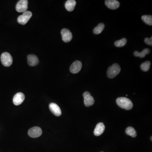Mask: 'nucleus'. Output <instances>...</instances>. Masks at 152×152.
Wrapping results in <instances>:
<instances>
[{
    "label": "nucleus",
    "mask_w": 152,
    "mask_h": 152,
    "mask_svg": "<svg viewBox=\"0 0 152 152\" xmlns=\"http://www.w3.org/2000/svg\"><path fill=\"white\" fill-rule=\"evenodd\" d=\"M116 102L120 108L126 110H130L133 107L131 101L129 98L125 97H119L117 98Z\"/></svg>",
    "instance_id": "1"
},
{
    "label": "nucleus",
    "mask_w": 152,
    "mask_h": 152,
    "mask_svg": "<svg viewBox=\"0 0 152 152\" xmlns=\"http://www.w3.org/2000/svg\"><path fill=\"white\" fill-rule=\"evenodd\" d=\"M121 71L120 66L117 64H114L109 67L107 74L109 78H113L117 76Z\"/></svg>",
    "instance_id": "2"
},
{
    "label": "nucleus",
    "mask_w": 152,
    "mask_h": 152,
    "mask_svg": "<svg viewBox=\"0 0 152 152\" xmlns=\"http://www.w3.org/2000/svg\"><path fill=\"white\" fill-rule=\"evenodd\" d=\"M1 60L2 64L4 66L9 67L13 63V58L8 52H4L1 54Z\"/></svg>",
    "instance_id": "3"
},
{
    "label": "nucleus",
    "mask_w": 152,
    "mask_h": 152,
    "mask_svg": "<svg viewBox=\"0 0 152 152\" xmlns=\"http://www.w3.org/2000/svg\"><path fill=\"white\" fill-rule=\"evenodd\" d=\"M32 16V12L30 11H26L23 13V15L20 16L17 18V21L20 24L25 25Z\"/></svg>",
    "instance_id": "4"
},
{
    "label": "nucleus",
    "mask_w": 152,
    "mask_h": 152,
    "mask_svg": "<svg viewBox=\"0 0 152 152\" xmlns=\"http://www.w3.org/2000/svg\"><path fill=\"white\" fill-rule=\"evenodd\" d=\"M28 1L21 0L18 2L16 7V11L18 12H24L27 11L28 8Z\"/></svg>",
    "instance_id": "5"
},
{
    "label": "nucleus",
    "mask_w": 152,
    "mask_h": 152,
    "mask_svg": "<svg viewBox=\"0 0 152 152\" xmlns=\"http://www.w3.org/2000/svg\"><path fill=\"white\" fill-rule=\"evenodd\" d=\"M84 99V104L87 107H90L94 105V99L93 96L90 95V94L89 92H84L83 94Z\"/></svg>",
    "instance_id": "6"
},
{
    "label": "nucleus",
    "mask_w": 152,
    "mask_h": 152,
    "mask_svg": "<svg viewBox=\"0 0 152 152\" xmlns=\"http://www.w3.org/2000/svg\"><path fill=\"white\" fill-rule=\"evenodd\" d=\"M42 133V129L39 127H33L31 128L28 132L30 137L32 138H37L40 137Z\"/></svg>",
    "instance_id": "7"
},
{
    "label": "nucleus",
    "mask_w": 152,
    "mask_h": 152,
    "mask_svg": "<svg viewBox=\"0 0 152 152\" xmlns=\"http://www.w3.org/2000/svg\"><path fill=\"white\" fill-rule=\"evenodd\" d=\"M62 40L65 42H69L72 38V34L69 30L63 29L61 31Z\"/></svg>",
    "instance_id": "8"
},
{
    "label": "nucleus",
    "mask_w": 152,
    "mask_h": 152,
    "mask_svg": "<svg viewBox=\"0 0 152 152\" xmlns=\"http://www.w3.org/2000/svg\"><path fill=\"white\" fill-rule=\"evenodd\" d=\"M82 67V64L80 61L76 60L74 61L70 68V71L73 74L78 73L80 71Z\"/></svg>",
    "instance_id": "9"
},
{
    "label": "nucleus",
    "mask_w": 152,
    "mask_h": 152,
    "mask_svg": "<svg viewBox=\"0 0 152 152\" xmlns=\"http://www.w3.org/2000/svg\"><path fill=\"white\" fill-rule=\"evenodd\" d=\"M25 99V96L23 93L19 92L15 95L13 98V103L15 105L18 106L23 103Z\"/></svg>",
    "instance_id": "10"
},
{
    "label": "nucleus",
    "mask_w": 152,
    "mask_h": 152,
    "mask_svg": "<svg viewBox=\"0 0 152 152\" xmlns=\"http://www.w3.org/2000/svg\"><path fill=\"white\" fill-rule=\"evenodd\" d=\"M50 110L54 115L57 117L60 116L62 114L61 110L58 106L55 103H51L49 105Z\"/></svg>",
    "instance_id": "11"
},
{
    "label": "nucleus",
    "mask_w": 152,
    "mask_h": 152,
    "mask_svg": "<svg viewBox=\"0 0 152 152\" xmlns=\"http://www.w3.org/2000/svg\"><path fill=\"white\" fill-rule=\"evenodd\" d=\"M105 5L111 9H116L119 7V3L116 0H107L105 1Z\"/></svg>",
    "instance_id": "12"
},
{
    "label": "nucleus",
    "mask_w": 152,
    "mask_h": 152,
    "mask_svg": "<svg viewBox=\"0 0 152 152\" xmlns=\"http://www.w3.org/2000/svg\"><path fill=\"white\" fill-rule=\"evenodd\" d=\"M105 128V125L103 123H98L96 125L94 131V134L96 136H99L102 135L104 132Z\"/></svg>",
    "instance_id": "13"
},
{
    "label": "nucleus",
    "mask_w": 152,
    "mask_h": 152,
    "mask_svg": "<svg viewBox=\"0 0 152 152\" xmlns=\"http://www.w3.org/2000/svg\"><path fill=\"white\" fill-rule=\"evenodd\" d=\"M39 62L38 58L34 54H30L28 56V63L29 65L34 66H37Z\"/></svg>",
    "instance_id": "14"
},
{
    "label": "nucleus",
    "mask_w": 152,
    "mask_h": 152,
    "mask_svg": "<svg viewBox=\"0 0 152 152\" xmlns=\"http://www.w3.org/2000/svg\"><path fill=\"white\" fill-rule=\"evenodd\" d=\"M76 5V1L74 0H68L65 3L66 9L68 11L70 12L73 11L74 10Z\"/></svg>",
    "instance_id": "15"
},
{
    "label": "nucleus",
    "mask_w": 152,
    "mask_h": 152,
    "mask_svg": "<svg viewBox=\"0 0 152 152\" xmlns=\"http://www.w3.org/2000/svg\"><path fill=\"white\" fill-rule=\"evenodd\" d=\"M150 52V50L148 48H145L141 52H139L138 51L134 52L133 54L136 57H139L140 58H144L147 54H149Z\"/></svg>",
    "instance_id": "16"
},
{
    "label": "nucleus",
    "mask_w": 152,
    "mask_h": 152,
    "mask_svg": "<svg viewBox=\"0 0 152 152\" xmlns=\"http://www.w3.org/2000/svg\"><path fill=\"white\" fill-rule=\"evenodd\" d=\"M105 25L104 24L101 23L98 24L96 27L94 28L93 31V32L95 34H99L102 32L104 29Z\"/></svg>",
    "instance_id": "17"
},
{
    "label": "nucleus",
    "mask_w": 152,
    "mask_h": 152,
    "mask_svg": "<svg viewBox=\"0 0 152 152\" xmlns=\"http://www.w3.org/2000/svg\"><path fill=\"white\" fill-rule=\"evenodd\" d=\"M125 132L127 135H129L133 137H137V133L136 131L132 127H129L126 129Z\"/></svg>",
    "instance_id": "18"
},
{
    "label": "nucleus",
    "mask_w": 152,
    "mask_h": 152,
    "mask_svg": "<svg viewBox=\"0 0 152 152\" xmlns=\"http://www.w3.org/2000/svg\"><path fill=\"white\" fill-rule=\"evenodd\" d=\"M151 65V63L150 61H146L141 64L140 68L144 72H147L150 69Z\"/></svg>",
    "instance_id": "19"
},
{
    "label": "nucleus",
    "mask_w": 152,
    "mask_h": 152,
    "mask_svg": "<svg viewBox=\"0 0 152 152\" xmlns=\"http://www.w3.org/2000/svg\"><path fill=\"white\" fill-rule=\"evenodd\" d=\"M141 19L146 24L149 25H152V16L151 15H143Z\"/></svg>",
    "instance_id": "20"
},
{
    "label": "nucleus",
    "mask_w": 152,
    "mask_h": 152,
    "mask_svg": "<svg viewBox=\"0 0 152 152\" xmlns=\"http://www.w3.org/2000/svg\"><path fill=\"white\" fill-rule=\"evenodd\" d=\"M126 43H127V39L125 38H123L120 40L115 42V45L116 47H123L126 44Z\"/></svg>",
    "instance_id": "21"
},
{
    "label": "nucleus",
    "mask_w": 152,
    "mask_h": 152,
    "mask_svg": "<svg viewBox=\"0 0 152 152\" xmlns=\"http://www.w3.org/2000/svg\"><path fill=\"white\" fill-rule=\"evenodd\" d=\"M145 42L147 44L149 45L150 46L152 45V37L150 38H146L145 39Z\"/></svg>",
    "instance_id": "22"
},
{
    "label": "nucleus",
    "mask_w": 152,
    "mask_h": 152,
    "mask_svg": "<svg viewBox=\"0 0 152 152\" xmlns=\"http://www.w3.org/2000/svg\"><path fill=\"white\" fill-rule=\"evenodd\" d=\"M151 141H152V137H151Z\"/></svg>",
    "instance_id": "23"
},
{
    "label": "nucleus",
    "mask_w": 152,
    "mask_h": 152,
    "mask_svg": "<svg viewBox=\"0 0 152 152\" xmlns=\"http://www.w3.org/2000/svg\"></svg>",
    "instance_id": "24"
}]
</instances>
